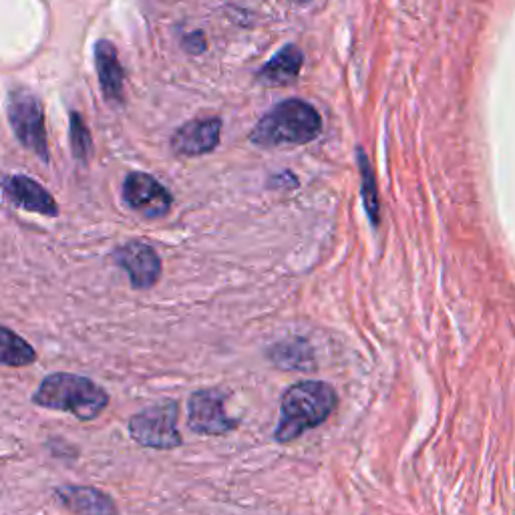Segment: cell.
<instances>
[{"label": "cell", "mask_w": 515, "mask_h": 515, "mask_svg": "<svg viewBox=\"0 0 515 515\" xmlns=\"http://www.w3.org/2000/svg\"><path fill=\"white\" fill-rule=\"evenodd\" d=\"M338 395L324 381H298L290 385L280 401V421L274 439L280 445L292 443L306 431L320 427L336 409Z\"/></svg>", "instance_id": "cell-1"}, {"label": "cell", "mask_w": 515, "mask_h": 515, "mask_svg": "<svg viewBox=\"0 0 515 515\" xmlns=\"http://www.w3.org/2000/svg\"><path fill=\"white\" fill-rule=\"evenodd\" d=\"M33 403L43 409L71 413L79 421H93L107 409L109 393L87 377L53 373L43 379Z\"/></svg>", "instance_id": "cell-2"}, {"label": "cell", "mask_w": 515, "mask_h": 515, "mask_svg": "<svg viewBox=\"0 0 515 515\" xmlns=\"http://www.w3.org/2000/svg\"><path fill=\"white\" fill-rule=\"evenodd\" d=\"M322 131L320 113L302 99H288L272 107L252 129L250 141L260 147L302 145Z\"/></svg>", "instance_id": "cell-3"}, {"label": "cell", "mask_w": 515, "mask_h": 515, "mask_svg": "<svg viewBox=\"0 0 515 515\" xmlns=\"http://www.w3.org/2000/svg\"><path fill=\"white\" fill-rule=\"evenodd\" d=\"M178 417H180V405L178 401L169 399L135 413L129 419L127 429L133 441L145 449H157V451L178 449L184 443L178 429Z\"/></svg>", "instance_id": "cell-4"}, {"label": "cell", "mask_w": 515, "mask_h": 515, "mask_svg": "<svg viewBox=\"0 0 515 515\" xmlns=\"http://www.w3.org/2000/svg\"><path fill=\"white\" fill-rule=\"evenodd\" d=\"M11 127L23 147L33 151L45 163L49 161V141L45 129V111L37 95L27 89H17L11 93L9 105Z\"/></svg>", "instance_id": "cell-5"}, {"label": "cell", "mask_w": 515, "mask_h": 515, "mask_svg": "<svg viewBox=\"0 0 515 515\" xmlns=\"http://www.w3.org/2000/svg\"><path fill=\"white\" fill-rule=\"evenodd\" d=\"M188 427L198 435L222 437L240 427V419L226 411V393L220 389H200L190 395Z\"/></svg>", "instance_id": "cell-6"}, {"label": "cell", "mask_w": 515, "mask_h": 515, "mask_svg": "<svg viewBox=\"0 0 515 515\" xmlns=\"http://www.w3.org/2000/svg\"><path fill=\"white\" fill-rule=\"evenodd\" d=\"M125 204L143 218H161L169 212L174 198L149 174L131 171L123 182Z\"/></svg>", "instance_id": "cell-7"}, {"label": "cell", "mask_w": 515, "mask_h": 515, "mask_svg": "<svg viewBox=\"0 0 515 515\" xmlns=\"http://www.w3.org/2000/svg\"><path fill=\"white\" fill-rule=\"evenodd\" d=\"M115 262L127 272L135 290H147L161 278V260L157 252L145 242H127L115 252Z\"/></svg>", "instance_id": "cell-8"}, {"label": "cell", "mask_w": 515, "mask_h": 515, "mask_svg": "<svg viewBox=\"0 0 515 515\" xmlns=\"http://www.w3.org/2000/svg\"><path fill=\"white\" fill-rule=\"evenodd\" d=\"M220 135L222 121L218 117L188 121L174 133V137H171V149L186 157L206 155L218 147Z\"/></svg>", "instance_id": "cell-9"}, {"label": "cell", "mask_w": 515, "mask_h": 515, "mask_svg": "<svg viewBox=\"0 0 515 515\" xmlns=\"http://www.w3.org/2000/svg\"><path fill=\"white\" fill-rule=\"evenodd\" d=\"M3 192L7 200L27 212L41 214L47 218H55L59 214V206L55 198L33 178L29 176H9L3 180Z\"/></svg>", "instance_id": "cell-10"}, {"label": "cell", "mask_w": 515, "mask_h": 515, "mask_svg": "<svg viewBox=\"0 0 515 515\" xmlns=\"http://www.w3.org/2000/svg\"><path fill=\"white\" fill-rule=\"evenodd\" d=\"M57 499L77 515H117L111 495L91 485H61L55 489Z\"/></svg>", "instance_id": "cell-11"}, {"label": "cell", "mask_w": 515, "mask_h": 515, "mask_svg": "<svg viewBox=\"0 0 515 515\" xmlns=\"http://www.w3.org/2000/svg\"><path fill=\"white\" fill-rule=\"evenodd\" d=\"M95 67L101 83V91L109 101H123V67L119 63V55L113 43L99 41L95 45Z\"/></svg>", "instance_id": "cell-12"}, {"label": "cell", "mask_w": 515, "mask_h": 515, "mask_svg": "<svg viewBox=\"0 0 515 515\" xmlns=\"http://www.w3.org/2000/svg\"><path fill=\"white\" fill-rule=\"evenodd\" d=\"M302 61L304 55L298 47L288 45L284 49H280L260 71H258V79L270 85H288L292 83L300 69H302Z\"/></svg>", "instance_id": "cell-13"}, {"label": "cell", "mask_w": 515, "mask_h": 515, "mask_svg": "<svg viewBox=\"0 0 515 515\" xmlns=\"http://www.w3.org/2000/svg\"><path fill=\"white\" fill-rule=\"evenodd\" d=\"M268 359L280 369H292V371L314 369V355L306 340L280 342V345H274L268 351Z\"/></svg>", "instance_id": "cell-14"}, {"label": "cell", "mask_w": 515, "mask_h": 515, "mask_svg": "<svg viewBox=\"0 0 515 515\" xmlns=\"http://www.w3.org/2000/svg\"><path fill=\"white\" fill-rule=\"evenodd\" d=\"M37 361L35 349L15 330L0 326V365L3 367H29Z\"/></svg>", "instance_id": "cell-15"}, {"label": "cell", "mask_w": 515, "mask_h": 515, "mask_svg": "<svg viewBox=\"0 0 515 515\" xmlns=\"http://www.w3.org/2000/svg\"><path fill=\"white\" fill-rule=\"evenodd\" d=\"M359 159V167H361V178H363V200H365V208L369 214V220L377 226L379 224V216H381V204H379V192H377V180H375V171L373 165L367 157V153L363 149H359L357 153Z\"/></svg>", "instance_id": "cell-16"}, {"label": "cell", "mask_w": 515, "mask_h": 515, "mask_svg": "<svg viewBox=\"0 0 515 515\" xmlns=\"http://www.w3.org/2000/svg\"><path fill=\"white\" fill-rule=\"evenodd\" d=\"M69 135H71V149H73V157L81 163H87L93 151V139L89 133V127L85 125L83 117L79 113H71V127H69Z\"/></svg>", "instance_id": "cell-17"}, {"label": "cell", "mask_w": 515, "mask_h": 515, "mask_svg": "<svg viewBox=\"0 0 515 515\" xmlns=\"http://www.w3.org/2000/svg\"><path fill=\"white\" fill-rule=\"evenodd\" d=\"M184 47H186V51H188V53L198 55V53L206 51V39H204V35H202V33L188 35V37H186V41H184Z\"/></svg>", "instance_id": "cell-18"}, {"label": "cell", "mask_w": 515, "mask_h": 515, "mask_svg": "<svg viewBox=\"0 0 515 515\" xmlns=\"http://www.w3.org/2000/svg\"><path fill=\"white\" fill-rule=\"evenodd\" d=\"M296 3H306V0H296Z\"/></svg>", "instance_id": "cell-19"}]
</instances>
